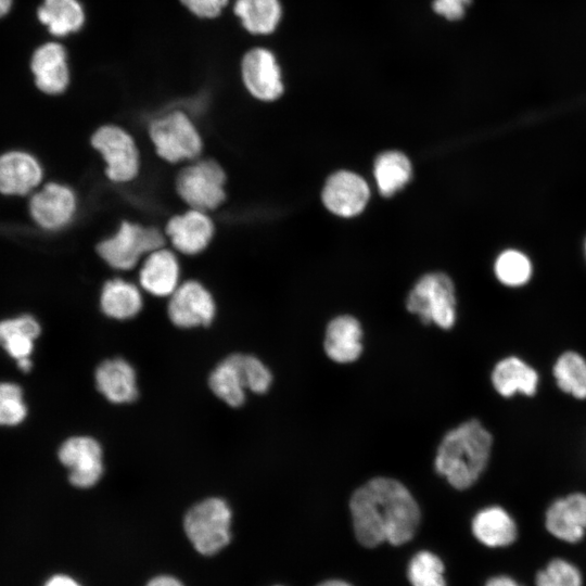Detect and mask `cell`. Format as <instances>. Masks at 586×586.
<instances>
[{"mask_svg": "<svg viewBox=\"0 0 586 586\" xmlns=\"http://www.w3.org/2000/svg\"><path fill=\"white\" fill-rule=\"evenodd\" d=\"M356 539L367 548L383 543L400 546L411 540L419 527L418 502L400 482L374 477L357 488L349 500Z\"/></svg>", "mask_w": 586, "mask_h": 586, "instance_id": "6da1fadb", "label": "cell"}, {"mask_svg": "<svg viewBox=\"0 0 586 586\" xmlns=\"http://www.w3.org/2000/svg\"><path fill=\"white\" fill-rule=\"evenodd\" d=\"M492 448V433L479 420H468L445 434L435 469L456 489H467L487 468Z\"/></svg>", "mask_w": 586, "mask_h": 586, "instance_id": "7a4b0ae2", "label": "cell"}, {"mask_svg": "<svg viewBox=\"0 0 586 586\" xmlns=\"http://www.w3.org/2000/svg\"><path fill=\"white\" fill-rule=\"evenodd\" d=\"M232 511L220 497H207L193 505L183 518L184 533L201 555H215L231 539Z\"/></svg>", "mask_w": 586, "mask_h": 586, "instance_id": "3957f363", "label": "cell"}, {"mask_svg": "<svg viewBox=\"0 0 586 586\" xmlns=\"http://www.w3.org/2000/svg\"><path fill=\"white\" fill-rule=\"evenodd\" d=\"M149 136L157 155L169 163L192 161L202 151V138L187 113L174 110L154 118Z\"/></svg>", "mask_w": 586, "mask_h": 586, "instance_id": "277c9868", "label": "cell"}, {"mask_svg": "<svg viewBox=\"0 0 586 586\" xmlns=\"http://www.w3.org/2000/svg\"><path fill=\"white\" fill-rule=\"evenodd\" d=\"M406 307L423 323L450 329L456 321V296L451 280L441 272L421 277L409 292Z\"/></svg>", "mask_w": 586, "mask_h": 586, "instance_id": "5b68a950", "label": "cell"}, {"mask_svg": "<svg viewBox=\"0 0 586 586\" xmlns=\"http://www.w3.org/2000/svg\"><path fill=\"white\" fill-rule=\"evenodd\" d=\"M164 241V235L156 228L124 221L114 235L99 243L98 253L111 267L128 270L143 255L163 247Z\"/></svg>", "mask_w": 586, "mask_h": 586, "instance_id": "8992f818", "label": "cell"}, {"mask_svg": "<svg viewBox=\"0 0 586 586\" xmlns=\"http://www.w3.org/2000/svg\"><path fill=\"white\" fill-rule=\"evenodd\" d=\"M226 174L213 160H202L184 167L176 186L179 196L190 208L208 212L216 209L226 198Z\"/></svg>", "mask_w": 586, "mask_h": 586, "instance_id": "52a82bcc", "label": "cell"}, {"mask_svg": "<svg viewBox=\"0 0 586 586\" xmlns=\"http://www.w3.org/2000/svg\"><path fill=\"white\" fill-rule=\"evenodd\" d=\"M92 146L105 163V175L113 182L131 181L139 173L140 157L131 135L117 125H103L91 137Z\"/></svg>", "mask_w": 586, "mask_h": 586, "instance_id": "ba28073f", "label": "cell"}, {"mask_svg": "<svg viewBox=\"0 0 586 586\" xmlns=\"http://www.w3.org/2000/svg\"><path fill=\"white\" fill-rule=\"evenodd\" d=\"M543 525L555 540L575 546L586 539V493L569 492L553 498L545 508Z\"/></svg>", "mask_w": 586, "mask_h": 586, "instance_id": "9c48e42d", "label": "cell"}, {"mask_svg": "<svg viewBox=\"0 0 586 586\" xmlns=\"http://www.w3.org/2000/svg\"><path fill=\"white\" fill-rule=\"evenodd\" d=\"M58 459L68 469L71 485L80 489L95 486L104 472L102 446L90 435L66 438L58 449Z\"/></svg>", "mask_w": 586, "mask_h": 586, "instance_id": "30bf717a", "label": "cell"}, {"mask_svg": "<svg viewBox=\"0 0 586 586\" xmlns=\"http://www.w3.org/2000/svg\"><path fill=\"white\" fill-rule=\"evenodd\" d=\"M244 88L255 99L272 102L284 91L282 71L275 53L265 47L246 50L240 61Z\"/></svg>", "mask_w": 586, "mask_h": 586, "instance_id": "8fae6325", "label": "cell"}, {"mask_svg": "<svg viewBox=\"0 0 586 586\" xmlns=\"http://www.w3.org/2000/svg\"><path fill=\"white\" fill-rule=\"evenodd\" d=\"M168 317L181 329L209 326L216 315V304L211 292L200 282L186 281L169 296Z\"/></svg>", "mask_w": 586, "mask_h": 586, "instance_id": "7c38bea8", "label": "cell"}, {"mask_svg": "<svg viewBox=\"0 0 586 586\" xmlns=\"http://www.w3.org/2000/svg\"><path fill=\"white\" fill-rule=\"evenodd\" d=\"M77 211L74 191L59 182H49L37 189L29 201L34 221L44 230H60L71 224Z\"/></svg>", "mask_w": 586, "mask_h": 586, "instance_id": "4fadbf2b", "label": "cell"}, {"mask_svg": "<svg viewBox=\"0 0 586 586\" xmlns=\"http://www.w3.org/2000/svg\"><path fill=\"white\" fill-rule=\"evenodd\" d=\"M370 190L366 180L359 175L340 170L331 175L322 189V202L333 214L341 217H353L366 207Z\"/></svg>", "mask_w": 586, "mask_h": 586, "instance_id": "5bb4252c", "label": "cell"}, {"mask_svg": "<svg viewBox=\"0 0 586 586\" xmlns=\"http://www.w3.org/2000/svg\"><path fill=\"white\" fill-rule=\"evenodd\" d=\"M471 532L483 547L497 550L510 548L520 537L517 519L499 505L480 509L472 518Z\"/></svg>", "mask_w": 586, "mask_h": 586, "instance_id": "9a60e30c", "label": "cell"}, {"mask_svg": "<svg viewBox=\"0 0 586 586\" xmlns=\"http://www.w3.org/2000/svg\"><path fill=\"white\" fill-rule=\"evenodd\" d=\"M491 382L496 393L504 398H512L515 395L531 398L538 393L540 375L525 358L509 355L495 364Z\"/></svg>", "mask_w": 586, "mask_h": 586, "instance_id": "2e32d148", "label": "cell"}, {"mask_svg": "<svg viewBox=\"0 0 586 586\" xmlns=\"http://www.w3.org/2000/svg\"><path fill=\"white\" fill-rule=\"evenodd\" d=\"M42 178V166L30 153L14 150L0 155V193L10 196L34 193Z\"/></svg>", "mask_w": 586, "mask_h": 586, "instance_id": "e0dca14e", "label": "cell"}, {"mask_svg": "<svg viewBox=\"0 0 586 586\" xmlns=\"http://www.w3.org/2000/svg\"><path fill=\"white\" fill-rule=\"evenodd\" d=\"M94 384L98 392L115 405L133 403L139 395L136 370L122 357L101 361L94 370Z\"/></svg>", "mask_w": 586, "mask_h": 586, "instance_id": "ac0fdd59", "label": "cell"}, {"mask_svg": "<svg viewBox=\"0 0 586 586\" xmlns=\"http://www.w3.org/2000/svg\"><path fill=\"white\" fill-rule=\"evenodd\" d=\"M174 247L187 255L201 253L214 235V224L206 212L189 209L171 217L165 229Z\"/></svg>", "mask_w": 586, "mask_h": 586, "instance_id": "d6986e66", "label": "cell"}, {"mask_svg": "<svg viewBox=\"0 0 586 586\" xmlns=\"http://www.w3.org/2000/svg\"><path fill=\"white\" fill-rule=\"evenodd\" d=\"M31 71L39 90L51 95L63 93L71 79L65 48L58 42L40 46L33 54Z\"/></svg>", "mask_w": 586, "mask_h": 586, "instance_id": "ffe728a7", "label": "cell"}, {"mask_svg": "<svg viewBox=\"0 0 586 586\" xmlns=\"http://www.w3.org/2000/svg\"><path fill=\"white\" fill-rule=\"evenodd\" d=\"M180 268L175 254L161 247L150 253L140 269L142 289L154 296H170L179 285Z\"/></svg>", "mask_w": 586, "mask_h": 586, "instance_id": "44dd1931", "label": "cell"}, {"mask_svg": "<svg viewBox=\"0 0 586 586\" xmlns=\"http://www.w3.org/2000/svg\"><path fill=\"white\" fill-rule=\"evenodd\" d=\"M362 331L352 316H339L331 320L326 330L324 352L330 359L340 364L355 361L361 354Z\"/></svg>", "mask_w": 586, "mask_h": 586, "instance_id": "7402d4cb", "label": "cell"}, {"mask_svg": "<svg viewBox=\"0 0 586 586\" xmlns=\"http://www.w3.org/2000/svg\"><path fill=\"white\" fill-rule=\"evenodd\" d=\"M232 12L246 33L268 36L278 28L283 9L280 0H234Z\"/></svg>", "mask_w": 586, "mask_h": 586, "instance_id": "603a6c76", "label": "cell"}, {"mask_svg": "<svg viewBox=\"0 0 586 586\" xmlns=\"http://www.w3.org/2000/svg\"><path fill=\"white\" fill-rule=\"evenodd\" d=\"M40 334L41 326L31 315L0 320V346L15 360L33 355Z\"/></svg>", "mask_w": 586, "mask_h": 586, "instance_id": "cb8c5ba5", "label": "cell"}, {"mask_svg": "<svg viewBox=\"0 0 586 586\" xmlns=\"http://www.w3.org/2000/svg\"><path fill=\"white\" fill-rule=\"evenodd\" d=\"M143 301L139 289L123 279H112L104 283L100 295L102 313L115 320H128L142 309Z\"/></svg>", "mask_w": 586, "mask_h": 586, "instance_id": "d4e9b609", "label": "cell"}, {"mask_svg": "<svg viewBox=\"0 0 586 586\" xmlns=\"http://www.w3.org/2000/svg\"><path fill=\"white\" fill-rule=\"evenodd\" d=\"M551 375L557 388L576 400H586V357L575 349L561 352L553 360Z\"/></svg>", "mask_w": 586, "mask_h": 586, "instance_id": "484cf974", "label": "cell"}, {"mask_svg": "<svg viewBox=\"0 0 586 586\" xmlns=\"http://www.w3.org/2000/svg\"><path fill=\"white\" fill-rule=\"evenodd\" d=\"M38 18L56 37L79 31L86 22V12L79 0H44L38 9Z\"/></svg>", "mask_w": 586, "mask_h": 586, "instance_id": "4316f807", "label": "cell"}, {"mask_svg": "<svg viewBox=\"0 0 586 586\" xmlns=\"http://www.w3.org/2000/svg\"><path fill=\"white\" fill-rule=\"evenodd\" d=\"M212 393L229 407L239 408L246 399V386L239 367L228 355L208 375Z\"/></svg>", "mask_w": 586, "mask_h": 586, "instance_id": "83f0119b", "label": "cell"}, {"mask_svg": "<svg viewBox=\"0 0 586 586\" xmlns=\"http://www.w3.org/2000/svg\"><path fill=\"white\" fill-rule=\"evenodd\" d=\"M411 164L407 156L398 151H386L380 154L373 167V175L379 191L391 196L400 190L411 178Z\"/></svg>", "mask_w": 586, "mask_h": 586, "instance_id": "f1b7e54d", "label": "cell"}, {"mask_svg": "<svg viewBox=\"0 0 586 586\" xmlns=\"http://www.w3.org/2000/svg\"><path fill=\"white\" fill-rule=\"evenodd\" d=\"M533 586H585V575L575 561L556 556L535 571Z\"/></svg>", "mask_w": 586, "mask_h": 586, "instance_id": "f546056e", "label": "cell"}, {"mask_svg": "<svg viewBox=\"0 0 586 586\" xmlns=\"http://www.w3.org/2000/svg\"><path fill=\"white\" fill-rule=\"evenodd\" d=\"M407 577L411 586H447L442 559L429 550L412 556L407 566Z\"/></svg>", "mask_w": 586, "mask_h": 586, "instance_id": "4dcf8cb0", "label": "cell"}, {"mask_svg": "<svg viewBox=\"0 0 586 586\" xmlns=\"http://www.w3.org/2000/svg\"><path fill=\"white\" fill-rule=\"evenodd\" d=\"M497 279L508 286L524 285L532 276V265L527 256L517 250L502 252L495 262Z\"/></svg>", "mask_w": 586, "mask_h": 586, "instance_id": "1f68e13d", "label": "cell"}, {"mask_svg": "<svg viewBox=\"0 0 586 586\" xmlns=\"http://www.w3.org/2000/svg\"><path fill=\"white\" fill-rule=\"evenodd\" d=\"M27 416L28 408L24 400L23 388L14 382H0V425H20Z\"/></svg>", "mask_w": 586, "mask_h": 586, "instance_id": "d6a6232c", "label": "cell"}, {"mask_svg": "<svg viewBox=\"0 0 586 586\" xmlns=\"http://www.w3.org/2000/svg\"><path fill=\"white\" fill-rule=\"evenodd\" d=\"M230 355L240 369L246 390L255 394H264L269 390L272 374L259 358L242 353Z\"/></svg>", "mask_w": 586, "mask_h": 586, "instance_id": "836d02e7", "label": "cell"}, {"mask_svg": "<svg viewBox=\"0 0 586 586\" xmlns=\"http://www.w3.org/2000/svg\"><path fill=\"white\" fill-rule=\"evenodd\" d=\"M179 2L194 17L215 20L225 12L230 0H179Z\"/></svg>", "mask_w": 586, "mask_h": 586, "instance_id": "e575fe53", "label": "cell"}, {"mask_svg": "<svg viewBox=\"0 0 586 586\" xmlns=\"http://www.w3.org/2000/svg\"><path fill=\"white\" fill-rule=\"evenodd\" d=\"M471 0H434L432 9L448 21H458L464 15Z\"/></svg>", "mask_w": 586, "mask_h": 586, "instance_id": "d590c367", "label": "cell"}, {"mask_svg": "<svg viewBox=\"0 0 586 586\" xmlns=\"http://www.w3.org/2000/svg\"><path fill=\"white\" fill-rule=\"evenodd\" d=\"M483 586H525L521 579L509 573H497L491 575Z\"/></svg>", "mask_w": 586, "mask_h": 586, "instance_id": "8d00e7d4", "label": "cell"}, {"mask_svg": "<svg viewBox=\"0 0 586 586\" xmlns=\"http://www.w3.org/2000/svg\"><path fill=\"white\" fill-rule=\"evenodd\" d=\"M42 586H82V585L69 575L54 574L50 576Z\"/></svg>", "mask_w": 586, "mask_h": 586, "instance_id": "74e56055", "label": "cell"}, {"mask_svg": "<svg viewBox=\"0 0 586 586\" xmlns=\"http://www.w3.org/2000/svg\"><path fill=\"white\" fill-rule=\"evenodd\" d=\"M146 586H183L180 581L173 576L160 575L152 578Z\"/></svg>", "mask_w": 586, "mask_h": 586, "instance_id": "f35d334b", "label": "cell"}, {"mask_svg": "<svg viewBox=\"0 0 586 586\" xmlns=\"http://www.w3.org/2000/svg\"><path fill=\"white\" fill-rule=\"evenodd\" d=\"M17 368L23 372H29L33 368V361L30 357H25L16 360Z\"/></svg>", "mask_w": 586, "mask_h": 586, "instance_id": "ab89813d", "label": "cell"}, {"mask_svg": "<svg viewBox=\"0 0 586 586\" xmlns=\"http://www.w3.org/2000/svg\"><path fill=\"white\" fill-rule=\"evenodd\" d=\"M317 586H353L349 583L342 579H328L319 583Z\"/></svg>", "mask_w": 586, "mask_h": 586, "instance_id": "60d3db41", "label": "cell"}, {"mask_svg": "<svg viewBox=\"0 0 586 586\" xmlns=\"http://www.w3.org/2000/svg\"><path fill=\"white\" fill-rule=\"evenodd\" d=\"M12 4V0H0V17L5 15Z\"/></svg>", "mask_w": 586, "mask_h": 586, "instance_id": "b9f144b4", "label": "cell"}, {"mask_svg": "<svg viewBox=\"0 0 586 586\" xmlns=\"http://www.w3.org/2000/svg\"><path fill=\"white\" fill-rule=\"evenodd\" d=\"M585 249H586V244H585Z\"/></svg>", "mask_w": 586, "mask_h": 586, "instance_id": "7bdbcfd3", "label": "cell"}, {"mask_svg": "<svg viewBox=\"0 0 586 586\" xmlns=\"http://www.w3.org/2000/svg\"><path fill=\"white\" fill-rule=\"evenodd\" d=\"M279 586V585H278Z\"/></svg>", "mask_w": 586, "mask_h": 586, "instance_id": "ee69618b", "label": "cell"}]
</instances>
